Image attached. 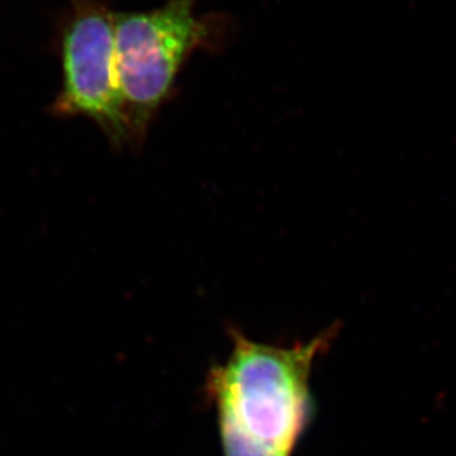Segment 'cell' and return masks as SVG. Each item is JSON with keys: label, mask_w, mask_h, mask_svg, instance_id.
Segmentation results:
<instances>
[{"label": "cell", "mask_w": 456, "mask_h": 456, "mask_svg": "<svg viewBox=\"0 0 456 456\" xmlns=\"http://www.w3.org/2000/svg\"><path fill=\"white\" fill-rule=\"evenodd\" d=\"M232 350L211 366L206 392L215 406L224 456H294L314 415L312 372L338 325L309 341L269 345L231 328Z\"/></svg>", "instance_id": "6da1fadb"}, {"label": "cell", "mask_w": 456, "mask_h": 456, "mask_svg": "<svg viewBox=\"0 0 456 456\" xmlns=\"http://www.w3.org/2000/svg\"><path fill=\"white\" fill-rule=\"evenodd\" d=\"M199 0H167L159 8L116 12V73L136 151L159 110L172 100L191 56L216 51L231 35L222 15L197 12Z\"/></svg>", "instance_id": "7a4b0ae2"}, {"label": "cell", "mask_w": 456, "mask_h": 456, "mask_svg": "<svg viewBox=\"0 0 456 456\" xmlns=\"http://www.w3.org/2000/svg\"><path fill=\"white\" fill-rule=\"evenodd\" d=\"M62 83L49 112L94 121L114 150H134L116 73V11L110 0H69L56 21Z\"/></svg>", "instance_id": "3957f363"}]
</instances>
